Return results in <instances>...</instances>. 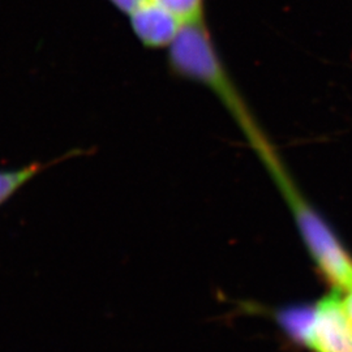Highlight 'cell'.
Wrapping results in <instances>:
<instances>
[{
  "instance_id": "cell-1",
  "label": "cell",
  "mask_w": 352,
  "mask_h": 352,
  "mask_svg": "<svg viewBox=\"0 0 352 352\" xmlns=\"http://www.w3.org/2000/svg\"><path fill=\"white\" fill-rule=\"evenodd\" d=\"M307 346L315 352H352V322L340 289H334L316 305Z\"/></svg>"
},
{
  "instance_id": "cell-2",
  "label": "cell",
  "mask_w": 352,
  "mask_h": 352,
  "mask_svg": "<svg viewBox=\"0 0 352 352\" xmlns=\"http://www.w3.org/2000/svg\"><path fill=\"white\" fill-rule=\"evenodd\" d=\"M132 32L148 49H168L184 24L158 3L144 1L128 16Z\"/></svg>"
},
{
  "instance_id": "cell-3",
  "label": "cell",
  "mask_w": 352,
  "mask_h": 352,
  "mask_svg": "<svg viewBox=\"0 0 352 352\" xmlns=\"http://www.w3.org/2000/svg\"><path fill=\"white\" fill-rule=\"evenodd\" d=\"M50 164L32 162L16 168L0 170V206L11 200L20 189L24 188L28 183H30Z\"/></svg>"
},
{
  "instance_id": "cell-4",
  "label": "cell",
  "mask_w": 352,
  "mask_h": 352,
  "mask_svg": "<svg viewBox=\"0 0 352 352\" xmlns=\"http://www.w3.org/2000/svg\"><path fill=\"white\" fill-rule=\"evenodd\" d=\"M316 308H294L280 317L282 325L289 334L307 344L315 321Z\"/></svg>"
},
{
  "instance_id": "cell-5",
  "label": "cell",
  "mask_w": 352,
  "mask_h": 352,
  "mask_svg": "<svg viewBox=\"0 0 352 352\" xmlns=\"http://www.w3.org/2000/svg\"><path fill=\"white\" fill-rule=\"evenodd\" d=\"M174 13L184 24H199L204 17V0H151Z\"/></svg>"
},
{
  "instance_id": "cell-6",
  "label": "cell",
  "mask_w": 352,
  "mask_h": 352,
  "mask_svg": "<svg viewBox=\"0 0 352 352\" xmlns=\"http://www.w3.org/2000/svg\"><path fill=\"white\" fill-rule=\"evenodd\" d=\"M109 1L113 4L118 11L129 16L131 13L135 12L140 6L146 0H109Z\"/></svg>"
},
{
  "instance_id": "cell-7",
  "label": "cell",
  "mask_w": 352,
  "mask_h": 352,
  "mask_svg": "<svg viewBox=\"0 0 352 352\" xmlns=\"http://www.w3.org/2000/svg\"><path fill=\"white\" fill-rule=\"evenodd\" d=\"M343 295V304H344V308H346V312L350 317L352 322V287L344 292H342Z\"/></svg>"
}]
</instances>
